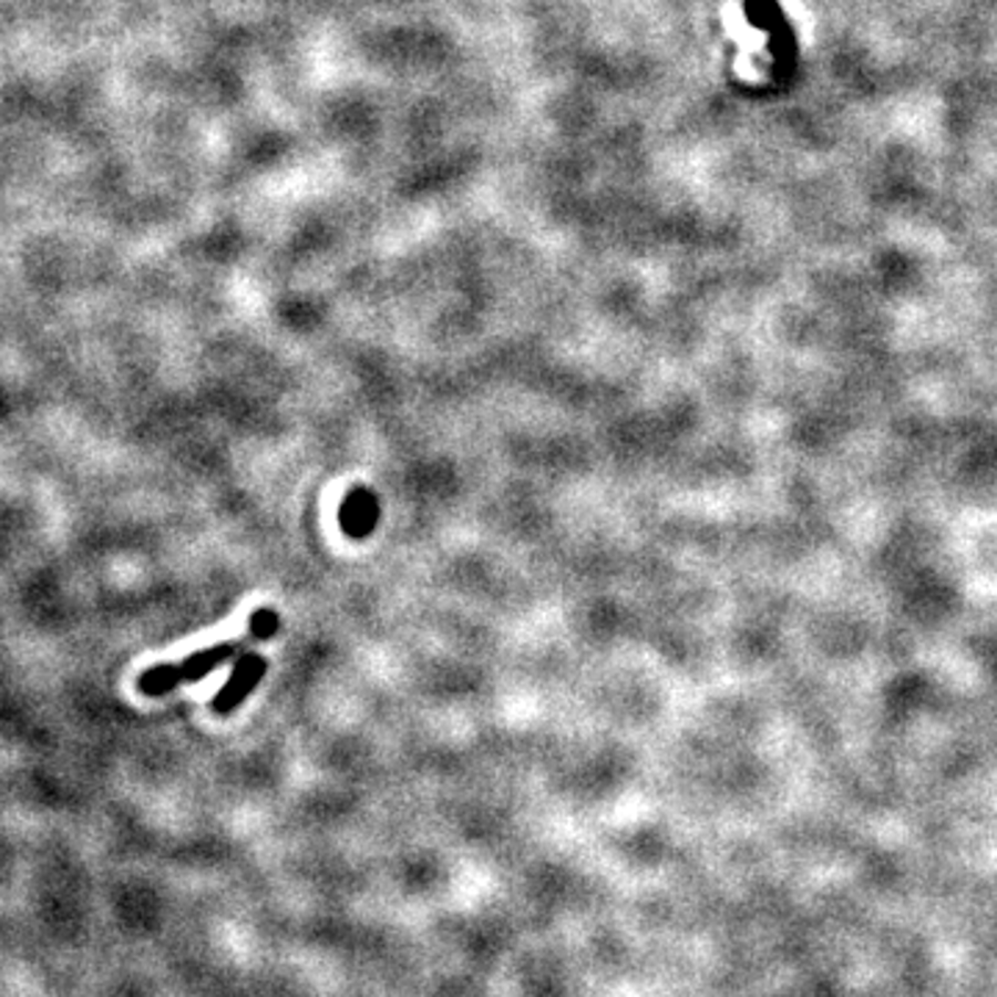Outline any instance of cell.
I'll return each instance as SVG.
<instances>
[{
    "label": "cell",
    "instance_id": "7a4b0ae2",
    "mask_svg": "<svg viewBox=\"0 0 997 997\" xmlns=\"http://www.w3.org/2000/svg\"><path fill=\"white\" fill-rule=\"evenodd\" d=\"M264 674H266L264 657H258V654H249V657H244L241 662L236 665V670H233L230 679H227V685L222 687L219 696L214 698L216 712H233V709H236L238 703L249 696V692H253V687L258 685V679Z\"/></svg>",
    "mask_w": 997,
    "mask_h": 997
},
{
    "label": "cell",
    "instance_id": "3957f363",
    "mask_svg": "<svg viewBox=\"0 0 997 997\" xmlns=\"http://www.w3.org/2000/svg\"><path fill=\"white\" fill-rule=\"evenodd\" d=\"M277 626H280V620H277V613H271V609H258V613L253 615V620H249V631H253L255 637H260V640L275 635Z\"/></svg>",
    "mask_w": 997,
    "mask_h": 997
},
{
    "label": "cell",
    "instance_id": "6da1fadb",
    "mask_svg": "<svg viewBox=\"0 0 997 997\" xmlns=\"http://www.w3.org/2000/svg\"><path fill=\"white\" fill-rule=\"evenodd\" d=\"M233 651H236V643H219V646H210L192 654V657H186L183 662L155 665V668L144 670V674L138 676V690L147 692V696H161V692L172 690L177 681L203 679V676H208L216 665H222L227 657H233Z\"/></svg>",
    "mask_w": 997,
    "mask_h": 997
}]
</instances>
